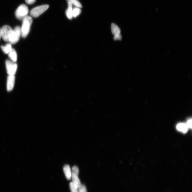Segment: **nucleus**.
<instances>
[{"label": "nucleus", "instance_id": "a211bd4d", "mask_svg": "<svg viewBox=\"0 0 192 192\" xmlns=\"http://www.w3.org/2000/svg\"><path fill=\"white\" fill-rule=\"evenodd\" d=\"M78 191H79V192H87L85 185L82 184L78 189Z\"/></svg>", "mask_w": 192, "mask_h": 192}, {"label": "nucleus", "instance_id": "f03ea898", "mask_svg": "<svg viewBox=\"0 0 192 192\" xmlns=\"http://www.w3.org/2000/svg\"><path fill=\"white\" fill-rule=\"evenodd\" d=\"M29 9L28 7L25 4H22L18 7L16 10L15 15L18 19L23 20L28 15Z\"/></svg>", "mask_w": 192, "mask_h": 192}, {"label": "nucleus", "instance_id": "20e7f679", "mask_svg": "<svg viewBox=\"0 0 192 192\" xmlns=\"http://www.w3.org/2000/svg\"><path fill=\"white\" fill-rule=\"evenodd\" d=\"M49 7L48 5H43L35 7L31 11L30 14L32 17L36 18L39 17L47 10Z\"/></svg>", "mask_w": 192, "mask_h": 192}, {"label": "nucleus", "instance_id": "aec40b11", "mask_svg": "<svg viewBox=\"0 0 192 192\" xmlns=\"http://www.w3.org/2000/svg\"><path fill=\"white\" fill-rule=\"evenodd\" d=\"M186 124L187 125L188 128L191 129L192 128V120L191 119L187 121V123Z\"/></svg>", "mask_w": 192, "mask_h": 192}, {"label": "nucleus", "instance_id": "ddd939ff", "mask_svg": "<svg viewBox=\"0 0 192 192\" xmlns=\"http://www.w3.org/2000/svg\"><path fill=\"white\" fill-rule=\"evenodd\" d=\"M111 29L112 33L114 36L116 35L120 34V29L115 24L112 23V24Z\"/></svg>", "mask_w": 192, "mask_h": 192}, {"label": "nucleus", "instance_id": "1a4fd4ad", "mask_svg": "<svg viewBox=\"0 0 192 192\" xmlns=\"http://www.w3.org/2000/svg\"><path fill=\"white\" fill-rule=\"evenodd\" d=\"M63 171L67 179L70 180L72 179V172L71 168L68 165H66L63 167Z\"/></svg>", "mask_w": 192, "mask_h": 192}, {"label": "nucleus", "instance_id": "0eeeda50", "mask_svg": "<svg viewBox=\"0 0 192 192\" xmlns=\"http://www.w3.org/2000/svg\"><path fill=\"white\" fill-rule=\"evenodd\" d=\"M21 36V28L20 27L17 26L13 30L12 36L9 40L10 44H15L19 41Z\"/></svg>", "mask_w": 192, "mask_h": 192}, {"label": "nucleus", "instance_id": "4be33fe9", "mask_svg": "<svg viewBox=\"0 0 192 192\" xmlns=\"http://www.w3.org/2000/svg\"><path fill=\"white\" fill-rule=\"evenodd\" d=\"M1 37H2V36H1V29L0 28V39H1Z\"/></svg>", "mask_w": 192, "mask_h": 192}, {"label": "nucleus", "instance_id": "9b49d317", "mask_svg": "<svg viewBox=\"0 0 192 192\" xmlns=\"http://www.w3.org/2000/svg\"><path fill=\"white\" fill-rule=\"evenodd\" d=\"M68 7L66 11L67 17L69 19H72L73 17V5L71 3H68Z\"/></svg>", "mask_w": 192, "mask_h": 192}, {"label": "nucleus", "instance_id": "9d476101", "mask_svg": "<svg viewBox=\"0 0 192 192\" xmlns=\"http://www.w3.org/2000/svg\"><path fill=\"white\" fill-rule=\"evenodd\" d=\"M188 129L187 125L185 123H179L177 126L178 130L184 133H186L187 132Z\"/></svg>", "mask_w": 192, "mask_h": 192}, {"label": "nucleus", "instance_id": "2eb2a0df", "mask_svg": "<svg viewBox=\"0 0 192 192\" xmlns=\"http://www.w3.org/2000/svg\"><path fill=\"white\" fill-rule=\"evenodd\" d=\"M82 12L80 8L75 7L73 9V18H76L79 16Z\"/></svg>", "mask_w": 192, "mask_h": 192}, {"label": "nucleus", "instance_id": "6ab92c4d", "mask_svg": "<svg viewBox=\"0 0 192 192\" xmlns=\"http://www.w3.org/2000/svg\"><path fill=\"white\" fill-rule=\"evenodd\" d=\"M113 39L114 40H121L122 39V36L121 34H118L115 35Z\"/></svg>", "mask_w": 192, "mask_h": 192}, {"label": "nucleus", "instance_id": "39448f33", "mask_svg": "<svg viewBox=\"0 0 192 192\" xmlns=\"http://www.w3.org/2000/svg\"><path fill=\"white\" fill-rule=\"evenodd\" d=\"M79 173V170L77 167L74 166L73 167L72 172V182L75 187L78 189L81 185L80 180L78 178Z\"/></svg>", "mask_w": 192, "mask_h": 192}, {"label": "nucleus", "instance_id": "f8f14e48", "mask_svg": "<svg viewBox=\"0 0 192 192\" xmlns=\"http://www.w3.org/2000/svg\"><path fill=\"white\" fill-rule=\"evenodd\" d=\"M8 55L10 58L11 59L12 61L14 63H16L17 60V52L14 49H12L10 51L8 54Z\"/></svg>", "mask_w": 192, "mask_h": 192}, {"label": "nucleus", "instance_id": "6e6552de", "mask_svg": "<svg viewBox=\"0 0 192 192\" xmlns=\"http://www.w3.org/2000/svg\"><path fill=\"white\" fill-rule=\"evenodd\" d=\"M15 82L14 75H9L7 78V90L8 91H12L14 87Z\"/></svg>", "mask_w": 192, "mask_h": 192}, {"label": "nucleus", "instance_id": "4468645a", "mask_svg": "<svg viewBox=\"0 0 192 192\" xmlns=\"http://www.w3.org/2000/svg\"><path fill=\"white\" fill-rule=\"evenodd\" d=\"M1 49L3 51L5 54H8L12 49L11 44H8L4 46H2Z\"/></svg>", "mask_w": 192, "mask_h": 192}, {"label": "nucleus", "instance_id": "dca6fc26", "mask_svg": "<svg viewBox=\"0 0 192 192\" xmlns=\"http://www.w3.org/2000/svg\"><path fill=\"white\" fill-rule=\"evenodd\" d=\"M67 1L68 3H71L76 7L80 8L82 7V5L78 0H67Z\"/></svg>", "mask_w": 192, "mask_h": 192}, {"label": "nucleus", "instance_id": "412c9836", "mask_svg": "<svg viewBox=\"0 0 192 192\" xmlns=\"http://www.w3.org/2000/svg\"><path fill=\"white\" fill-rule=\"evenodd\" d=\"M36 1V0H25L26 3L29 5L34 4Z\"/></svg>", "mask_w": 192, "mask_h": 192}, {"label": "nucleus", "instance_id": "423d86ee", "mask_svg": "<svg viewBox=\"0 0 192 192\" xmlns=\"http://www.w3.org/2000/svg\"><path fill=\"white\" fill-rule=\"evenodd\" d=\"M5 65L8 74L14 75L17 69V64L12 61L7 60Z\"/></svg>", "mask_w": 192, "mask_h": 192}, {"label": "nucleus", "instance_id": "f257e3e1", "mask_svg": "<svg viewBox=\"0 0 192 192\" xmlns=\"http://www.w3.org/2000/svg\"><path fill=\"white\" fill-rule=\"evenodd\" d=\"M32 23V19L30 16H27L23 20L21 30V36L23 38L26 37L28 35Z\"/></svg>", "mask_w": 192, "mask_h": 192}, {"label": "nucleus", "instance_id": "f3484780", "mask_svg": "<svg viewBox=\"0 0 192 192\" xmlns=\"http://www.w3.org/2000/svg\"><path fill=\"white\" fill-rule=\"evenodd\" d=\"M69 186L71 192H79L78 189L75 187L72 182L70 183Z\"/></svg>", "mask_w": 192, "mask_h": 192}, {"label": "nucleus", "instance_id": "7ed1b4c3", "mask_svg": "<svg viewBox=\"0 0 192 192\" xmlns=\"http://www.w3.org/2000/svg\"><path fill=\"white\" fill-rule=\"evenodd\" d=\"M13 31L12 29L8 25H5L2 27L1 29V36L4 41L9 42Z\"/></svg>", "mask_w": 192, "mask_h": 192}]
</instances>
